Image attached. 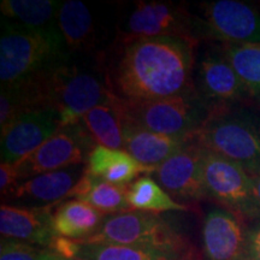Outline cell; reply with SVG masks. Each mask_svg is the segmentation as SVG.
<instances>
[{
    "label": "cell",
    "mask_w": 260,
    "mask_h": 260,
    "mask_svg": "<svg viewBox=\"0 0 260 260\" xmlns=\"http://www.w3.org/2000/svg\"><path fill=\"white\" fill-rule=\"evenodd\" d=\"M126 200L133 211L159 214L171 211H187L189 206L177 203L159 186L153 177L141 176L126 187Z\"/></svg>",
    "instance_id": "obj_24"
},
{
    "label": "cell",
    "mask_w": 260,
    "mask_h": 260,
    "mask_svg": "<svg viewBox=\"0 0 260 260\" xmlns=\"http://www.w3.org/2000/svg\"><path fill=\"white\" fill-rule=\"evenodd\" d=\"M63 2L56 0H3L2 17L28 28L57 27Z\"/></svg>",
    "instance_id": "obj_23"
},
{
    "label": "cell",
    "mask_w": 260,
    "mask_h": 260,
    "mask_svg": "<svg viewBox=\"0 0 260 260\" xmlns=\"http://www.w3.org/2000/svg\"><path fill=\"white\" fill-rule=\"evenodd\" d=\"M181 260H200V258H199V255L197 254V252H194V253H191V254L187 255L186 258H183Z\"/></svg>",
    "instance_id": "obj_33"
},
{
    "label": "cell",
    "mask_w": 260,
    "mask_h": 260,
    "mask_svg": "<svg viewBox=\"0 0 260 260\" xmlns=\"http://www.w3.org/2000/svg\"><path fill=\"white\" fill-rule=\"evenodd\" d=\"M87 172L115 186L128 187L147 170L125 151L98 145L87 160Z\"/></svg>",
    "instance_id": "obj_19"
},
{
    "label": "cell",
    "mask_w": 260,
    "mask_h": 260,
    "mask_svg": "<svg viewBox=\"0 0 260 260\" xmlns=\"http://www.w3.org/2000/svg\"><path fill=\"white\" fill-rule=\"evenodd\" d=\"M81 243V242H80ZM80 258L84 260H181L195 252H176L142 246L81 243Z\"/></svg>",
    "instance_id": "obj_25"
},
{
    "label": "cell",
    "mask_w": 260,
    "mask_h": 260,
    "mask_svg": "<svg viewBox=\"0 0 260 260\" xmlns=\"http://www.w3.org/2000/svg\"><path fill=\"white\" fill-rule=\"evenodd\" d=\"M123 138L124 151L140 162L148 174L195 139L158 134L126 121L125 118L123 124Z\"/></svg>",
    "instance_id": "obj_17"
},
{
    "label": "cell",
    "mask_w": 260,
    "mask_h": 260,
    "mask_svg": "<svg viewBox=\"0 0 260 260\" xmlns=\"http://www.w3.org/2000/svg\"><path fill=\"white\" fill-rule=\"evenodd\" d=\"M246 260H260V217L248 228Z\"/></svg>",
    "instance_id": "obj_30"
},
{
    "label": "cell",
    "mask_w": 260,
    "mask_h": 260,
    "mask_svg": "<svg viewBox=\"0 0 260 260\" xmlns=\"http://www.w3.org/2000/svg\"><path fill=\"white\" fill-rule=\"evenodd\" d=\"M69 198L83 201L107 216L133 211L126 200V187L115 186L93 176L87 169Z\"/></svg>",
    "instance_id": "obj_22"
},
{
    "label": "cell",
    "mask_w": 260,
    "mask_h": 260,
    "mask_svg": "<svg viewBox=\"0 0 260 260\" xmlns=\"http://www.w3.org/2000/svg\"><path fill=\"white\" fill-rule=\"evenodd\" d=\"M82 245L79 241L57 235L48 249L65 256V258H79Z\"/></svg>",
    "instance_id": "obj_29"
},
{
    "label": "cell",
    "mask_w": 260,
    "mask_h": 260,
    "mask_svg": "<svg viewBox=\"0 0 260 260\" xmlns=\"http://www.w3.org/2000/svg\"><path fill=\"white\" fill-rule=\"evenodd\" d=\"M39 260H84L83 258H65V256L58 254V253L51 251L48 248H44Z\"/></svg>",
    "instance_id": "obj_31"
},
{
    "label": "cell",
    "mask_w": 260,
    "mask_h": 260,
    "mask_svg": "<svg viewBox=\"0 0 260 260\" xmlns=\"http://www.w3.org/2000/svg\"><path fill=\"white\" fill-rule=\"evenodd\" d=\"M96 146L92 136L79 121L61 126L38 149L15 162L16 171L22 182L45 172L87 164Z\"/></svg>",
    "instance_id": "obj_9"
},
{
    "label": "cell",
    "mask_w": 260,
    "mask_h": 260,
    "mask_svg": "<svg viewBox=\"0 0 260 260\" xmlns=\"http://www.w3.org/2000/svg\"><path fill=\"white\" fill-rule=\"evenodd\" d=\"M222 51L245 83L252 99L260 103V42L222 45Z\"/></svg>",
    "instance_id": "obj_26"
},
{
    "label": "cell",
    "mask_w": 260,
    "mask_h": 260,
    "mask_svg": "<svg viewBox=\"0 0 260 260\" xmlns=\"http://www.w3.org/2000/svg\"><path fill=\"white\" fill-rule=\"evenodd\" d=\"M96 145L110 149L124 151L123 124L124 117L118 104V96L94 107L80 119Z\"/></svg>",
    "instance_id": "obj_21"
},
{
    "label": "cell",
    "mask_w": 260,
    "mask_h": 260,
    "mask_svg": "<svg viewBox=\"0 0 260 260\" xmlns=\"http://www.w3.org/2000/svg\"><path fill=\"white\" fill-rule=\"evenodd\" d=\"M197 141L205 149L237 162L252 177L260 172V122L237 107L212 112Z\"/></svg>",
    "instance_id": "obj_5"
},
{
    "label": "cell",
    "mask_w": 260,
    "mask_h": 260,
    "mask_svg": "<svg viewBox=\"0 0 260 260\" xmlns=\"http://www.w3.org/2000/svg\"><path fill=\"white\" fill-rule=\"evenodd\" d=\"M87 164L73 165L60 170L45 172L22 181L6 204L19 203L22 206L42 207L59 205L69 198L71 190L86 172Z\"/></svg>",
    "instance_id": "obj_16"
},
{
    "label": "cell",
    "mask_w": 260,
    "mask_h": 260,
    "mask_svg": "<svg viewBox=\"0 0 260 260\" xmlns=\"http://www.w3.org/2000/svg\"><path fill=\"white\" fill-rule=\"evenodd\" d=\"M174 37L198 44L193 14L183 5L162 2H136L121 25L118 44L139 39Z\"/></svg>",
    "instance_id": "obj_10"
},
{
    "label": "cell",
    "mask_w": 260,
    "mask_h": 260,
    "mask_svg": "<svg viewBox=\"0 0 260 260\" xmlns=\"http://www.w3.org/2000/svg\"><path fill=\"white\" fill-rule=\"evenodd\" d=\"M53 206H22L3 203L0 206V234L3 239L24 241L48 248L54 237Z\"/></svg>",
    "instance_id": "obj_15"
},
{
    "label": "cell",
    "mask_w": 260,
    "mask_h": 260,
    "mask_svg": "<svg viewBox=\"0 0 260 260\" xmlns=\"http://www.w3.org/2000/svg\"><path fill=\"white\" fill-rule=\"evenodd\" d=\"M44 249L31 243L12 239H2L0 260H39Z\"/></svg>",
    "instance_id": "obj_27"
},
{
    "label": "cell",
    "mask_w": 260,
    "mask_h": 260,
    "mask_svg": "<svg viewBox=\"0 0 260 260\" xmlns=\"http://www.w3.org/2000/svg\"><path fill=\"white\" fill-rule=\"evenodd\" d=\"M203 172L207 198L242 218L253 222L259 218L254 181L241 165L205 149Z\"/></svg>",
    "instance_id": "obj_8"
},
{
    "label": "cell",
    "mask_w": 260,
    "mask_h": 260,
    "mask_svg": "<svg viewBox=\"0 0 260 260\" xmlns=\"http://www.w3.org/2000/svg\"><path fill=\"white\" fill-rule=\"evenodd\" d=\"M118 104L126 121L176 138H195L212 113L195 88L158 100L133 102L118 98Z\"/></svg>",
    "instance_id": "obj_4"
},
{
    "label": "cell",
    "mask_w": 260,
    "mask_h": 260,
    "mask_svg": "<svg viewBox=\"0 0 260 260\" xmlns=\"http://www.w3.org/2000/svg\"><path fill=\"white\" fill-rule=\"evenodd\" d=\"M61 128L53 107H41L19 116L2 130V161L15 164L30 154Z\"/></svg>",
    "instance_id": "obj_13"
},
{
    "label": "cell",
    "mask_w": 260,
    "mask_h": 260,
    "mask_svg": "<svg viewBox=\"0 0 260 260\" xmlns=\"http://www.w3.org/2000/svg\"><path fill=\"white\" fill-rule=\"evenodd\" d=\"M245 260H246V259H245Z\"/></svg>",
    "instance_id": "obj_34"
},
{
    "label": "cell",
    "mask_w": 260,
    "mask_h": 260,
    "mask_svg": "<svg viewBox=\"0 0 260 260\" xmlns=\"http://www.w3.org/2000/svg\"><path fill=\"white\" fill-rule=\"evenodd\" d=\"M69 59V50L58 25L28 28L2 17V86H11L37 77Z\"/></svg>",
    "instance_id": "obj_2"
},
{
    "label": "cell",
    "mask_w": 260,
    "mask_h": 260,
    "mask_svg": "<svg viewBox=\"0 0 260 260\" xmlns=\"http://www.w3.org/2000/svg\"><path fill=\"white\" fill-rule=\"evenodd\" d=\"M45 102L59 113L61 126L77 123L94 107L111 100L106 73L71 58L39 76Z\"/></svg>",
    "instance_id": "obj_3"
},
{
    "label": "cell",
    "mask_w": 260,
    "mask_h": 260,
    "mask_svg": "<svg viewBox=\"0 0 260 260\" xmlns=\"http://www.w3.org/2000/svg\"><path fill=\"white\" fill-rule=\"evenodd\" d=\"M21 183L15 164L2 161L0 164V193L3 200L8 201Z\"/></svg>",
    "instance_id": "obj_28"
},
{
    "label": "cell",
    "mask_w": 260,
    "mask_h": 260,
    "mask_svg": "<svg viewBox=\"0 0 260 260\" xmlns=\"http://www.w3.org/2000/svg\"><path fill=\"white\" fill-rule=\"evenodd\" d=\"M248 226L245 218L224 207L209 210L203 223V252L206 260H245Z\"/></svg>",
    "instance_id": "obj_14"
},
{
    "label": "cell",
    "mask_w": 260,
    "mask_h": 260,
    "mask_svg": "<svg viewBox=\"0 0 260 260\" xmlns=\"http://www.w3.org/2000/svg\"><path fill=\"white\" fill-rule=\"evenodd\" d=\"M253 181H254V195H255L256 206H258V210L260 213V172L256 175V176L253 177Z\"/></svg>",
    "instance_id": "obj_32"
},
{
    "label": "cell",
    "mask_w": 260,
    "mask_h": 260,
    "mask_svg": "<svg viewBox=\"0 0 260 260\" xmlns=\"http://www.w3.org/2000/svg\"><path fill=\"white\" fill-rule=\"evenodd\" d=\"M106 217L90 205L73 199L53 211V229L57 235L81 242L95 234Z\"/></svg>",
    "instance_id": "obj_20"
},
{
    "label": "cell",
    "mask_w": 260,
    "mask_h": 260,
    "mask_svg": "<svg viewBox=\"0 0 260 260\" xmlns=\"http://www.w3.org/2000/svg\"><path fill=\"white\" fill-rule=\"evenodd\" d=\"M57 23L69 53H82L95 46L96 29L94 17L84 3L79 0L63 2Z\"/></svg>",
    "instance_id": "obj_18"
},
{
    "label": "cell",
    "mask_w": 260,
    "mask_h": 260,
    "mask_svg": "<svg viewBox=\"0 0 260 260\" xmlns=\"http://www.w3.org/2000/svg\"><path fill=\"white\" fill-rule=\"evenodd\" d=\"M81 243L142 246L176 252H190L188 240L159 214L128 211L109 214L95 234Z\"/></svg>",
    "instance_id": "obj_6"
},
{
    "label": "cell",
    "mask_w": 260,
    "mask_h": 260,
    "mask_svg": "<svg viewBox=\"0 0 260 260\" xmlns=\"http://www.w3.org/2000/svg\"><path fill=\"white\" fill-rule=\"evenodd\" d=\"M194 87L211 112L236 107L252 99L245 83L223 53L222 47L204 51L197 59Z\"/></svg>",
    "instance_id": "obj_11"
},
{
    "label": "cell",
    "mask_w": 260,
    "mask_h": 260,
    "mask_svg": "<svg viewBox=\"0 0 260 260\" xmlns=\"http://www.w3.org/2000/svg\"><path fill=\"white\" fill-rule=\"evenodd\" d=\"M205 148L197 139L151 171V177L177 203L188 206L206 199L204 184Z\"/></svg>",
    "instance_id": "obj_12"
},
{
    "label": "cell",
    "mask_w": 260,
    "mask_h": 260,
    "mask_svg": "<svg viewBox=\"0 0 260 260\" xmlns=\"http://www.w3.org/2000/svg\"><path fill=\"white\" fill-rule=\"evenodd\" d=\"M118 45L122 51L106 75L112 93L121 99H165L195 88V42L158 37Z\"/></svg>",
    "instance_id": "obj_1"
},
{
    "label": "cell",
    "mask_w": 260,
    "mask_h": 260,
    "mask_svg": "<svg viewBox=\"0 0 260 260\" xmlns=\"http://www.w3.org/2000/svg\"><path fill=\"white\" fill-rule=\"evenodd\" d=\"M194 34L198 41L213 40L222 45L260 42V11L239 0L204 3L193 14Z\"/></svg>",
    "instance_id": "obj_7"
}]
</instances>
